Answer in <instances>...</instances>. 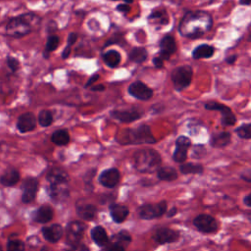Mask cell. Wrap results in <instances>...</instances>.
<instances>
[{
	"label": "cell",
	"instance_id": "cell-53",
	"mask_svg": "<svg viewBox=\"0 0 251 251\" xmlns=\"http://www.w3.org/2000/svg\"><path fill=\"white\" fill-rule=\"evenodd\" d=\"M0 251H3V248H2V246L0 245Z\"/></svg>",
	"mask_w": 251,
	"mask_h": 251
},
{
	"label": "cell",
	"instance_id": "cell-46",
	"mask_svg": "<svg viewBox=\"0 0 251 251\" xmlns=\"http://www.w3.org/2000/svg\"><path fill=\"white\" fill-rule=\"evenodd\" d=\"M167 213V217H169V218H171V217H174V216H176V213H177V209L176 208V207H173L171 210H169L168 212H166Z\"/></svg>",
	"mask_w": 251,
	"mask_h": 251
},
{
	"label": "cell",
	"instance_id": "cell-37",
	"mask_svg": "<svg viewBox=\"0 0 251 251\" xmlns=\"http://www.w3.org/2000/svg\"><path fill=\"white\" fill-rule=\"evenodd\" d=\"M236 134L243 139H250L251 138V125L249 123L243 124L242 126H238L235 129Z\"/></svg>",
	"mask_w": 251,
	"mask_h": 251
},
{
	"label": "cell",
	"instance_id": "cell-5",
	"mask_svg": "<svg viewBox=\"0 0 251 251\" xmlns=\"http://www.w3.org/2000/svg\"><path fill=\"white\" fill-rule=\"evenodd\" d=\"M117 141L124 145L129 144H153L156 143L152 130L147 125H140L133 128H126L119 132Z\"/></svg>",
	"mask_w": 251,
	"mask_h": 251
},
{
	"label": "cell",
	"instance_id": "cell-6",
	"mask_svg": "<svg viewBox=\"0 0 251 251\" xmlns=\"http://www.w3.org/2000/svg\"><path fill=\"white\" fill-rule=\"evenodd\" d=\"M193 75V70L188 65L176 67L171 75L173 86L176 91H181L190 85Z\"/></svg>",
	"mask_w": 251,
	"mask_h": 251
},
{
	"label": "cell",
	"instance_id": "cell-40",
	"mask_svg": "<svg viewBox=\"0 0 251 251\" xmlns=\"http://www.w3.org/2000/svg\"><path fill=\"white\" fill-rule=\"evenodd\" d=\"M105 251H126L125 250V247L121 246V245H118V244H115V243H112L111 245H109Z\"/></svg>",
	"mask_w": 251,
	"mask_h": 251
},
{
	"label": "cell",
	"instance_id": "cell-30",
	"mask_svg": "<svg viewBox=\"0 0 251 251\" xmlns=\"http://www.w3.org/2000/svg\"><path fill=\"white\" fill-rule=\"evenodd\" d=\"M179 171L182 175H201L204 171V168L200 164L184 163L179 166Z\"/></svg>",
	"mask_w": 251,
	"mask_h": 251
},
{
	"label": "cell",
	"instance_id": "cell-51",
	"mask_svg": "<svg viewBox=\"0 0 251 251\" xmlns=\"http://www.w3.org/2000/svg\"><path fill=\"white\" fill-rule=\"evenodd\" d=\"M40 251H53V250L50 249V248L47 247V246H43V247L40 249Z\"/></svg>",
	"mask_w": 251,
	"mask_h": 251
},
{
	"label": "cell",
	"instance_id": "cell-2",
	"mask_svg": "<svg viewBox=\"0 0 251 251\" xmlns=\"http://www.w3.org/2000/svg\"><path fill=\"white\" fill-rule=\"evenodd\" d=\"M46 179L48 181L47 192L54 202H64L70 194V176L67 172L61 168L51 169Z\"/></svg>",
	"mask_w": 251,
	"mask_h": 251
},
{
	"label": "cell",
	"instance_id": "cell-49",
	"mask_svg": "<svg viewBox=\"0 0 251 251\" xmlns=\"http://www.w3.org/2000/svg\"><path fill=\"white\" fill-rule=\"evenodd\" d=\"M241 178H243L245 181H247V182H250L251 181V177H250V173H249V171L245 174V173H243V175H241Z\"/></svg>",
	"mask_w": 251,
	"mask_h": 251
},
{
	"label": "cell",
	"instance_id": "cell-3",
	"mask_svg": "<svg viewBox=\"0 0 251 251\" xmlns=\"http://www.w3.org/2000/svg\"><path fill=\"white\" fill-rule=\"evenodd\" d=\"M40 18L34 13H25L9 20L5 32L8 36L20 38L27 35L40 24Z\"/></svg>",
	"mask_w": 251,
	"mask_h": 251
},
{
	"label": "cell",
	"instance_id": "cell-4",
	"mask_svg": "<svg viewBox=\"0 0 251 251\" xmlns=\"http://www.w3.org/2000/svg\"><path fill=\"white\" fill-rule=\"evenodd\" d=\"M134 169L142 174H151L156 172L162 163L161 155L152 148H142L134 152L132 156Z\"/></svg>",
	"mask_w": 251,
	"mask_h": 251
},
{
	"label": "cell",
	"instance_id": "cell-27",
	"mask_svg": "<svg viewBox=\"0 0 251 251\" xmlns=\"http://www.w3.org/2000/svg\"><path fill=\"white\" fill-rule=\"evenodd\" d=\"M157 177L160 180H164V181H174L177 178V172L175 168L173 167H160L157 171Z\"/></svg>",
	"mask_w": 251,
	"mask_h": 251
},
{
	"label": "cell",
	"instance_id": "cell-48",
	"mask_svg": "<svg viewBox=\"0 0 251 251\" xmlns=\"http://www.w3.org/2000/svg\"><path fill=\"white\" fill-rule=\"evenodd\" d=\"M236 58H237V56H236V55L228 56V57L226 59V63H228V64H233V63L236 61Z\"/></svg>",
	"mask_w": 251,
	"mask_h": 251
},
{
	"label": "cell",
	"instance_id": "cell-33",
	"mask_svg": "<svg viewBox=\"0 0 251 251\" xmlns=\"http://www.w3.org/2000/svg\"><path fill=\"white\" fill-rule=\"evenodd\" d=\"M59 43H60V38L58 35H56V34L49 35L47 38L46 44H45V48H44V53H43L44 58L47 59L49 57V54L58 48Z\"/></svg>",
	"mask_w": 251,
	"mask_h": 251
},
{
	"label": "cell",
	"instance_id": "cell-42",
	"mask_svg": "<svg viewBox=\"0 0 251 251\" xmlns=\"http://www.w3.org/2000/svg\"><path fill=\"white\" fill-rule=\"evenodd\" d=\"M76 40H77V34H76L75 32H72V33H70L69 36H68V41H67V43H68L69 46H72L73 44L75 43Z\"/></svg>",
	"mask_w": 251,
	"mask_h": 251
},
{
	"label": "cell",
	"instance_id": "cell-38",
	"mask_svg": "<svg viewBox=\"0 0 251 251\" xmlns=\"http://www.w3.org/2000/svg\"><path fill=\"white\" fill-rule=\"evenodd\" d=\"M7 65H8V67H9V69H10L13 73L19 71V70H20V66H21L20 61H19L17 58L11 57V56L7 57Z\"/></svg>",
	"mask_w": 251,
	"mask_h": 251
},
{
	"label": "cell",
	"instance_id": "cell-15",
	"mask_svg": "<svg viewBox=\"0 0 251 251\" xmlns=\"http://www.w3.org/2000/svg\"><path fill=\"white\" fill-rule=\"evenodd\" d=\"M159 56L163 61L169 60L171 55L176 51V42L173 35H165L159 43Z\"/></svg>",
	"mask_w": 251,
	"mask_h": 251
},
{
	"label": "cell",
	"instance_id": "cell-50",
	"mask_svg": "<svg viewBox=\"0 0 251 251\" xmlns=\"http://www.w3.org/2000/svg\"><path fill=\"white\" fill-rule=\"evenodd\" d=\"M239 4H240V5L249 6V5H250V0H239Z\"/></svg>",
	"mask_w": 251,
	"mask_h": 251
},
{
	"label": "cell",
	"instance_id": "cell-16",
	"mask_svg": "<svg viewBox=\"0 0 251 251\" xmlns=\"http://www.w3.org/2000/svg\"><path fill=\"white\" fill-rule=\"evenodd\" d=\"M178 238H179V233L176 230L169 227H160L155 231L153 235V239L158 244L174 243L177 241Z\"/></svg>",
	"mask_w": 251,
	"mask_h": 251
},
{
	"label": "cell",
	"instance_id": "cell-13",
	"mask_svg": "<svg viewBox=\"0 0 251 251\" xmlns=\"http://www.w3.org/2000/svg\"><path fill=\"white\" fill-rule=\"evenodd\" d=\"M127 91L132 97L142 101H147L153 96V90L141 80H135L130 83Z\"/></svg>",
	"mask_w": 251,
	"mask_h": 251
},
{
	"label": "cell",
	"instance_id": "cell-9",
	"mask_svg": "<svg viewBox=\"0 0 251 251\" xmlns=\"http://www.w3.org/2000/svg\"><path fill=\"white\" fill-rule=\"evenodd\" d=\"M85 226L78 221H73L67 225L66 227V239L69 247H75L79 245V242L84 234Z\"/></svg>",
	"mask_w": 251,
	"mask_h": 251
},
{
	"label": "cell",
	"instance_id": "cell-29",
	"mask_svg": "<svg viewBox=\"0 0 251 251\" xmlns=\"http://www.w3.org/2000/svg\"><path fill=\"white\" fill-rule=\"evenodd\" d=\"M102 59L108 67L115 68L121 62V55L116 50H109L102 55Z\"/></svg>",
	"mask_w": 251,
	"mask_h": 251
},
{
	"label": "cell",
	"instance_id": "cell-19",
	"mask_svg": "<svg viewBox=\"0 0 251 251\" xmlns=\"http://www.w3.org/2000/svg\"><path fill=\"white\" fill-rule=\"evenodd\" d=\"M37 125V119L31 112H25L22 114L18 118L17 128L20 132L25 133L28 131H32Z\"/></svg>",
	"mask_w": 251,
	"mask_h": 251
},
{
	"label": "cell",
	"instance_id": "cell-44",
	"mask_svg": "<svg viewBox=\"0 0 251 251\" xmlns=\"http://www.w3.org/2000/svg\"><path fill=\"white\" fill-rule=\"evenodd\" d=\"M70 55H71V46L67 45V46L64 48V50H63L62 58H63V59H67Z\"/></svg>",
	"mask_w": 251,
	"mask_h": 251
},
{
	"label": "cell",
	"instance_id": "cell-24",
	"mask_svg": "<svg viewBox=\"0 0 251 251\" xmlns=\"http://www.w3.org/2000/svg\"><path fill=\"white\" fill-rule=\"evenodd\" d=\"M231 135L228 131H221L212 134L210 138V145L214 148H224L230 143Z\"/></svg>",
	"mask_w": 251,
	"mask_h": 251
},
{
	"label": "cell",
	"instance_id": "cell-45",
	"mask_svg": "<svg viewBox=\"0 0 251 251\" xmlns=\"http://www.w3.org/2000/svg\"><path fill=\"white\" fill-rule=\"evenodd\" d=\"M105 89V86L103 84H97V85H92L91 90L92 91H103Z\"/></svg>",
	"mask_w": 251,
	"mask_h": 251
},
{
	"label": "cell",
	"instance_id": "cell-43",
	"mask_svg": "<svg viewBox=\"0 0 251 251\" xmlns=\"http://www.w3.org/2000/svg\"><path fill=\"white\" fill-rule=\"evenodd\" d=\"M152 62H153V64H154V66L156 67V68H158V69H162L163 68V66H164V61L160 58V57H154L153 58V60H152Z\"/></svg>",
	"mask_w": 251,
	"mask_h": 251
},
{
	"label": "cell",
	"instance_id": "cell-12",
	"mask_svg": "<svg viewBox=\"0 0 251 251\" xmlns=\"http://www.w3.org/2000/svg\"><path fill=\"white\" fill-rule=\"evenodd\" d=\"M193 225L197 230L203 233H214L219 229L217 220L207 214H201L194 218Z\"/></svg>",
	"mask_w": 251,
	"mask_h": 251
},
{
	"label": "cell",
	"instance_id": "cell-21",
	"mask_svg": "<svg viewBox=\"0 0 251 251\" xmlns=\"http://www.w3.org/2000/svg\"><path fill=\"white\" fill-rule=\"evenodd\" d=\"M109 211H110L111 218L117 224L124 223L129 214V210H128L127 206H126L124 204H120V203L111 204L109 206Z\"/></svg>",
	"mask_w": 251,
	"mask_h": 251
},
{
	"label": "cell",
	"instance_id": "cell-7",
	"mask_svg": "<svg viewBox=\"0 0 251 251\" xmlns=\"http://www.w3.org/2000/svg\"><path fill=\"white\" fill-rule=\"evenodd\" d=\"M167 208L168 205L165 200L157 203H146L138 208V216L143 220H153L165 215Z\"/></svg>",
	"mask_w": 251,
	"mask_h": 251
},
{
	"label": "cell",
	"instance_id": "cell-20",
	"mask_svg": "<svg viewBox=\"0 0 251 251\" xmlns=\"http://www.w3.org/2000/svg\"><path fill=\"white\" fill-rule=\"evenodd\" d=\"M41 232L45 240H47L50 243H56L62 238L64 230L61 225L53 224L51 226H43L41 228Z\"/></svg>",
	"mask_w": 251,
	"mask_h": 251
},
{
	"label": "cell",
	"instance_id": "cell-10",
	"mask_svg": "<svg viewBox=\"0 0 251 251\" xmlns=\"http://www.w3.org/2000/svg\"><path fill=\"white\" fill-rule=\"evenodd\" d=\"M110 116L121 122V123H131L138 119H140L143 116V111L138 107H129L125 109H116L110 112Z\"/></svg>",
	"mask_w": 251,
	"mask_h": 251
},
{
	"label": "cell",
	"instance_id": "cell-22",
	"mask_svg": "<svg viewBox=\"0 0 251 251\" xmlns=\"http://www.w3.org/2000/svg\"><path fill=\"white\" fill-rule=\"evenodd\" d=\"M20 172L14 167H9L0 176V184L5 187H11L16 185L20 181Z\"/></svg>",
	"mask_w": 251,
	"mask_h": 251
},
{
	"label": "cell",
	"instance_id": "cell-8",
	"mask_svg": "<svg viewBox=\"0 0 251 251\" xmlns=\"http://www.w3.org/2000/svg\"><path fill=\"white\" fill-rule=\"evenodd\" d=\"M204 108L209 111H219L222 114L221 123L223 126H230L235 125L236 117L230 110V108L225 104L219 103L217 101H208L204 104Z\"/></svg>",
	"mask_w": 251,
	"mask_h": 251
},
{
	"label": "cell",
	"instance_id": "cell-36",
	"mask_svg": "<svg viewBox=\"0 0 251 251\" xmlns=\"http://www.w3.org/2000/svg\"><path fill=\"white\" fill-rule=\"evenodd\" d=\"M6 251H25V242L20 239H9L6 244Z\"/></svg>",
	"mask_w": 251,
	"mask_h": 251
},
{
	"label": "cell",
	"instance_id": "cell-25",
	"mask_svg": "<svg viewBox=\"0 0 251 251\" xmlns=\"http://www.w3.org/2000/svg\"><path fill=\"white\" fill-rule=\"evenodd\" d=\"M90 235H91V239L99 247H103V246L107 245L109 242V237H108L107 231L102 226H94L90 231Z\"/></svg>",
	"mask_w": 251,
	"mask_h": 251
},
{
	"label": "cell",
	"instance_id": "cell-39",
	"mask_svg": "<svg viewBox=\"0 0 251 251\" xmlns=\"http://www.w3.org/2000/svg\"><path fill=\"white\" fill-rule=\"evenodd\" d=\"M98 79H99V75L95 74V75H91V76L89 77V79L86 81V83L84 84V87H85V88L91 87V86L94 84V82H96Z\"/></svg>",
	"mask_w": 251,
	"mask_h": 251
},
{
	"label": "cell",
	"instance_id": "cell-17",
	"mask_svg": "<svg viewBox=\"0 0 251 251\" xmlns=\"http://www.w3.org/2000/svg\"><path fill=\"white\" fill-rule=\"evenodd\" d=\"M120 178H121V175L119 170L116 168H110V169L104 170L100 174L98 180L100 184L103 185L104 187L113 188L119 183Z\"/></svg>",
	"mask_w": 251,
	"mask_h": 251
},
{
	"label": "cell",
	"instance_id": "cell-31",
	"mask_svg": "<svg viewBox=\"0 0 251 251\" xmlns=\"http://www.w3.org/2000/svg\"><path fill=\"white\" fill-rule=\"evenodd\" d=\"M148 21L150 23H155L157 25H167L169 24V17L167 15V12L164 10H154L149 16Z\"/></svg>",
	"mask_w": 251,
	"mask_h": 251
},
{
	"label": "cell",
	"instance_id": "cell-47",
	"mask_svg": "<svg viewBox=\"0 0 251 251\" xmlns=\"http://www.w3.org/2000/svg\"><path fill=\"white\" fill-rule=\"evenodd\" d=\"M243 203H244L247 207H250V206H251V195H250V194H247V195L243 198Z\"/></svg>",
	"mask_w": 251,
	"mask_h": 251
},
{
	"label": "cell",
	"instance_id": "cell-11",
	"mask_svg": "<svg viewBox=\"0 0 251 251\" xmlns=\"http://www.w3.org/2000/svg\"><path fill=\"white\" fill-rule=\"evenodd\" d=\"M39 182L36 177L27 176L22 183V202L24 204L31 203L37 194Z\"/></svg>",
	"mask_w": 251,
	"mask_h": 251
},
{
	"label": "cell",
	"instance_id": "cell-1",
	"mask_svg": "<svg viewBox=\"0 0 251 251\" xmlns=\"http://www.w3.org/2000/svg\"><path fill=\"white\" fill-rule=\"evenodd\" d=\"M213 25V19L205 11H189L185 13L178 25V31L182 36L198 38L208 32Z\"/></svg>",
	"mask_w": 251,
	"mask_h": 251
},
{
	"label": "cell",
	"instance_id": "cell-14",
	"mask_svg": "<svg viewBox=\"0 0 251 251\" xmlns=\"http://www.w3.org/2000/svg\"><path fill=\"white\" fill-rule=\"evenodd\" d=\"M191 146V140L185 135H180L176 140V149L173 154V159L176 163H183L187 159V151Z\"/></svg>",
	"mask_w": 251,
	"mask_h": 251
},
{
	"label": "cell",
	"instance_id": "cell-28",
	"mask_svg": "<svg viewBox=\"0 0 251 251\" xmlns=\"http://www.w3.org/2000/svg\"><path fill=\"white\" fill-rule=\"evenodd\" d=\"M51 141L58 146L67 145L70 142V134L66 129H57L52 133Z\"/></svg>",
	"mask_w": 251,
	"mask_h": 251
},
{
	"label": "cell",
	"instance_id": "cell-34",
	"mask_svg": "<svg viewBox=\"0 0 251 251\" xmlns=\"http://www.w3.org/2000/svg\"><path fill=\"white\" fill-rule=\"evenodd\" d=\"M112 240H113V243L125 247L126 245H128L130 243L131 236L126 230H121L120 232H118L113 236Z\"/></svg>",
	"mask_w": 251,
	"mask_h": 251
},
{
	"label": "cell",
	"instance_id": "cell-52",
	"mask_svg": "<svg viewBox=\"0 0 251 251\" xmlns=\"http://www.w3.org/2000/svg\"><path fill=\"white\" fill-rule=\"evenodd\" d=\"M113 1H120V0H113ZM121 1H124V3H126V4H130L132 3L133 0H121Z\"/></svg>",
	"mask_w": 251,
	"mask_h": 251
},
{
	"label": "cell",
	"instance_id": "cell-23",
	"mask_svg": "<svg viewBox=\"0 0 251 251\" xmlns=\"http://www.w3.org/2000/svg\"><path fill=\"white\" fill-rule=\"evenodd\" d=\"M53 217H54V211L52 207L46 204L37 208L32 214L33 221L39 224H46L50 222L53 219Z\"/></svg>",
	"mask_w": 251,
	"mask_h": 251
},
{
	"label": "cell",
	"instance_id": "cell-18",
	"mask_svg": "<svg viewBox=\"0 0 251 251\" xmlns=\"http://www.w3.org/2000/svg\"><path fill=\"white\" fill-rule=\"evenodd\" d=\"M75 211L79 218L86 221H92L97 215L96 207L86 202L84 199H79L75 203Z\"/></svg>",
	"mask_w": 251,
	"mask_h": 251
},
{
	"label": "cell",
	"instance_id": "cell-41",
	"mask_svg": "<svg viewBox=\"0 0 251 251\" xmlns=\"http://www.w3.org/2000/svg\"><path fill=\"white\" fill-rule=\"evenodd\" d=\"M116 9H117L119 12L126 13V12H129V11H130V6H129V4L123 3V4H119Z\"/></svg>",
	"mask_w": 251,
	"mask_h": 251
},
{
	"label": "cell",
	"instance_id": "cell-32",
	"mask_svg": "<svg viewBox=\"0 0 251 251\" xmlns=\"http://www.w3.org/2000/svg\"><path fill=\"white\" fill-rule=\"evenodd\" d=\"M147 56H148V53L146 49L143 47H134L129 53L130 61L137 64L143 63L147 59Z\"/></svg>",
	"mask_w": 251,
	"mask_h": 251
},
{
	"label": "cell",
	"instance_id": "cell-26",
	"mask_svg": "<svg viewBox=\"0 0 251 251\" xmlns=\"http://www.w3.org/2000/svg\"><path fill=\"white\" fill-rule=\"evenodd\" d=\"M215 53V48L209 44H200L192 51V57L195 60L211 58Z\"/></svg>",
	"mask_w": 251,
	"mask_h": 251
},
{
	"label": "cell",
	"instance_id": "cell-35",
	"mask_svg": "<svg viewBox=\"0 0 251 251\" xmlns=\"http://www.w3.org/2000/svg\"><path fill=\"white\" fill-rule=\"evenodd\" d=\"M37 123L43 126L47 127L53 123V115L49 110H41L37 116Z\"/></svg>",
	"mask_w": 251,
	"mask_h": 251
}]
</instances>
